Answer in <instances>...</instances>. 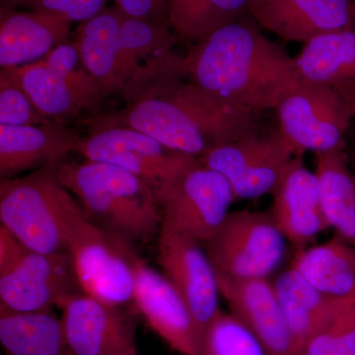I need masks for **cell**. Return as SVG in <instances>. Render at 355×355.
<instances>
[{
    "mask_svg": "<svg viewBox=\"0 0 355 355\" xmlns=\"http://www.w3.org/2000/svg\"><path fill=\"white\" fill-rule=\"evenodd\" d=\"M242 17L205 37L184 57V77L239 108L275 110L299 83L294 58Z\"/></svg>",
    "mask_w": 355,
    "mask_h": 355,
    "instance_id": "obj_1",
    "label": "cell"
},
{
    "mask_svg": "<svg viewBox=\"0 0 355 355\" xmlns=\"http://www.w3.org/2000/svg\"><path fill=\"white\" fill-rule=\"evenodd\" d=\"M256 116L197 84L182 81L151 89L121 111L97 116L92 128H133L200 159L214 147L259 130Z\"/></svg>",
    "mask_w": 355,
    "mask_h": 355,
    "instance_id": "obj_2",
    "label": "cell"
},
{
    "mask_svg": "<svg viewBox=\"0 0 355 355\" xmlns=\"http://www.w3.org/2000/svg\"><path fill=\"white\" fill-rule=\"evenodd\" d=\"M60 181L80 205L89 222L130 244H146L160 232L155 190L137 175L85 159L58 164Z\"/></svg>",
    "mask_w": 355,
    "mask_h": 355,
    "instance_id": "obj_3",
    "label": "cell"
},
{
    "mask_svg": "<svg viewBox=\"0 0 355 355\" xmlns=\"http://www.w3.org/2000/svg\"><path fill=\"white\" fill-rule=\"evenodd\" d=\"M58 164L0 182L1 226L38 253L69 254L74 233L87 220L60 181Z\"/></svg>",
    "mask_w": 355,
    "mask_h": 355,
    "instance_id": "obj_4",
    "label": "cell"
},
{
    "mask_svg": "<svg viewBox=\"0 0 355 355\" xmlns=\"http://www.w3.org/2000/svg\"><path fill=\"white\" fill-rule=\"evenodd\" d=\"M286 240L270 212L241 209L229 212L203 248L218 275L268 279L284 260Z\"/></svg>",
    "mask_w": 355,
    "mask_h": 355,
    "instance_id": "obj_5",
    "label": "cell"
},
{
    "mask_svg": "<svg viewBox=\"0 0 355 355\" xmlns=\"http://www.w3.org/2000/svg\"><path fill=\"white\" fill-rule=\"evenodd\" d=\"M297 155L279 130H259L214 147L198 160L227 180L235 200H254L277 191Z\"/></svg>",
    "mask_w": 355,
    "mask_h": 355,
    "instance_id": "obj_6",
    "label": "cell"
},
{
    "mask_svg": "<svg viewBox=\"0 0 355 355\" xmlns=\"http://www.w3.org/2000/svg\"><path fill=\"white\" fill-rule=\"evenodd\" d=\"M155 193L162 214L160 230L188 236L202 246L216 234L235 200L227 180L200 162Z\"/></svg>",
    "mask_w": 355,
    "mask_h": 355,
    "instance_id": "obj_7",
    "label": "cell"
},
{
    "mask_svg": "<svg viewBox=\"0 0 355 355\" xmlns=\"http://www.w3.org/2000/svg\"><path fill=\"white\" fill-rule=\"evenodd\" d=\"M76 153L87 160L123 168L155 191L174 183L200 163L195 156L173 150L146 133L121 125L92 128L79 140Z\"/></svg>",
    "mask_w": 355,
    "mask_h": 355,
    "instance_id": "obj_8",
    "label": "cell"
},
{
    "mask_svg": "<svg viewBox=\"0 0 355 355\" xmlns=\"http://www.w3.org/2000/svg\"><path fill=\"white\" fill-rule=\"evenodd\" d=\"M280 132L298 155L345 146L352 116L349 102L330 86L300 80L277 107Z\"/></svg>",
    "mask_w": 355,
    "mask_h": 355,
    "instance_id": "obj_9",
    "label": "cell"
},
{
    "mask_svg": "<svg viewBox=\"0 0 355 355\" xmlns=\"http://www.w3.org/2000/svg\"><path fill=\"white\" fill-rule=\"evenodd\" d=\"M180 43L170 25L128 17L121 26V97L132 103L151 89L186 79L184 57L174 53Z\"/></svg>",
    "mask_w": 355,
    "mask_h": 355,
    "instance_id": "obj_10",
    "label": "cell"
},
{
    "mask_svg": "<svg viewBox=\"0 0 355 355\" xmlns=\"http://www.w3.org/2000/svg\"><path fill=\"white\" fill-rule=\"evenodd\" d=\"M130 244L88 220L79 226L69 254L84 293L119 307L132 302L135 273L128 258Z\"/></svg>",
    "mask_w": 355,
    "mask_h": 355,
    "instance_id": "obj_11",
    "label": "cell"
},
{
    "mask_svg": "<svg viewBox=\"0 0 355 355\" xmlns=\"http://www.w3.org/2000/svg\"><path fill=\"white\" fill-rule=\"evenodd\" d=\"M83 292L70 254H43L28 249L0 272V305L17 312H36L60 306Z\"/></svg>",
    "mask_w": 355,
    "mask_h": 355,
    "instance_id": "obj_12",
    "label": "cell"
},
{
    "mask_svg": "<svg viewBox=\"0 0 355 355\" xmlns=\"http://www.w3.org/2000/svg\"><path fill=\"white\" fill-rule=\"evenodd\" d=\"M60 308L72 355L137 354V323L123 308L107 304L84 292L72 294Z\"/></svg>",
    "mask_w": 355,
    "mask_h": 355,
    "instance_id": "obj_13",
    "label": "cell"
},
{
    "mask_svg": "<svg viewBox=\"0 0 355 355\" xmlns=\"http://www.w3.org/2000/svg\"><path fill=\"white\" fill-rule=\"evenodd\" d=\"M135 273L132 303L149 328L180 355H196L200 333L179 292L170 280L147 265L135 245L128 248Z\"/></svg>",
    "mask_w": 355,
    "mask_h": 355,
    "instance_id": "obj_14",
    "label": "cell"
},
{
    "mask_svg": "<svg viewBox=\"0 0 355 355\" xmlns=\"http://www.w3.org/2000/svg\"><path fill=\"white\" fill-rule=\"evenodd\" d=\"M158 263L188 306L202 336L220 309L216 270L205 248L188 236L160 230Z\"/></svg>",
    "mask_w": 355,
    "mask_h": 355,
    "instance_id": "obj_15",
    "label": "cell"
},
{
    "mask_svg": "<svg viewBox=\"0 0 355 355\" xmlns=\"http://www.w3.org/2000/svg\"><path fill=\"white\" fill-rule=\"evenodd\" d=\"M248 14L286 42L355 28V0H251Z\"/></svg>",
    "mask_w": 355,
    "mask_h": 355,
    "instance_id": "obj_16",
    "label": "cell"
},
{
    "mask_svg": "<svg viewBox=\"0 0 355 355\" xmlns=\"http://www.w3.org/2000/svg\"><path fill=\"white\" fill-rule=\"evenodd\" d=\"M220 296L265 349L266 355H296L295 345L272 282L235 279L217 273Z\"/></svg>",
    "mask_w": 355,
    "mask_h": 355,
    "instance_id": "obj_17",
    "label": "cell"
},
{
    "mask_svg": "<svg viewBox=\"0 0 355 355\" xmlns=\"http://www.w3.org/2000/svg\"><path fill=\"white\" fill-rule=\"evenodd\" d=\"M272 196L270 214L286 239L299 249L331 228L322 207L316 174L306 167L302 155L293 159Z\"/></svg>",
    "mask_w": 355,
    "mask_h": 355,
    "instance_id": "obj_18",
    "label": "cell"
},
{
    "mask_svg": "<svg viewBox=\"0 0 355 355\" xmlns=\"http://www.w3.org/2000/svg\"><path fill=\"white\" fill-rule=\"evenodd\" d=\"M80 139L67 125L55 121L24 127L0 125V180L62 162L67 154L76 153Z\"/></svg>",
    "mask_w": 355,
    "mask_h": 355,
    "instance_id": "obj_19",
    "label": "cell"
},
{
    "mask_svg": "<svg viewBox=\"0 0 355 355\" xmlns=\"http://www.w3.org/2000/svg\"><path fill=\"white\" fill-rule=\"evenodd\" d=\"M71 24L44 11L0 8V67L17 69L43 60L69 41Z\"/></svg>",
    "mask_w": 355,
    "mask_h": 355,
    "instance_id": "obj_20",
    "label": "cell"
},
{
    "mask_svg": "<svg viewBox=\"0 0 355 355\" xmlns=\"http://www.w3.org/2000/svg\"><path fill=\"white\" fill-rule=\"evenodd\" d=\"M123 14L116 6L80 23L76 42L85 69L102 89L104 97L121 95V26Z\"/></svg>",
    "mask_w": 355,
    "mask_h": 355,
    "instance_id": "obj_21",
    "label": "cell"
},
{
    "mask_svg": "<svg viewBox=\"0 0 355 355\" xmlns=\"http://www.w3.org/2000/svg\"><path fill=\"white\" fill-rule=\"evenodd\" d=\"M311 286L345 306L355 304V247L336 234L296 252L291 263Z\"/></svg>",
    "mask_w": 355,
    "mask_h": 355,
    "instance_id": "obj_22",
    "label": "cell"
},
{
    "mask_svg": "<svg viewBox=\"0 0 355 355\" xmlns=\"http://www.w3.org/2000/svg\"><path fill=\"white\" fill-rule=\"evenodd\" d=\"M300 80L324 84L343 96L355 91V28L327 33L294 58Z\"/></svg>",
    "mask_w": 355,
    "mask_h": 355,
    "instance_id": "obj_23",
    "label": "cell"
},
{
    "mask_svg": "<svg viewBox=\"0 0 355 355\" xmlns=\"http://www.w3.org/2000/svg\"><path fill=\"white\" fill-rule=\"evenodd\" d=\"M8 70L40 113L55 123L67 125V121L87 110L97 108L102 103L51 70L43 60Z\"/></svg>",
    "mask_w": 355,
    "mask_h": 355,
    "instance_id": "obj_24",
    "label": "cell"
},
{
    "mask_svg": "<svg viewBox=\"0 0 355 355\" xmlns=\"http://www.w3.org/2000/svg\"><path fill=\"white\" fill-rule=\"evenodd\" d=\"M272 284L291 331L296 355L312 334L349 307L318 291L292 266L280 272Z\"/></svg>",
    "mask_w": 355,
    "mask_h": 355,
    "instance_id": "obj_25",
    "label": "cell"
},
{
    "mask_svg": "<svg viewBox=\"0 0 355 355\" xmlns=\"http://www.w3.org/2000/svg\"><path fill=\"white\" fill-rule=\"evenodd\" d=\"M343 148L315 154V174L330 227L355 247V176Z\"/></svg>",
    "mask_w": 355,
    "mask_h": 355,
    "instance_id": "obj_26",
    "label": "cell"
},
{
    "mask_svg": "<svg viewBox=\"0 0 355 355\" xmlns=\"http://www.w3.org/2000/svg\"><path fill=\"white\" fill-rule=\"evenodd\" d=\"M0 342L9 355H72L51 309L17 312L0 305Z\"/></svg>",
    "mask_w": 355,
    "mask_h": 355,
    "instance_id": "obj_27",
    "label": "cell"
},
{
    "mask_svg": "<svg viewBox=\"0 0 355 355\" xmlns=\"http://www.w3.org/2000/svg\"><path fill=\"white\" fill-rule=\"evenodd\" d=\"M251 0H168L169 25L180 43L195 44L248 14Z\"/></svg>",
    "mask_w": 355,
    "mask_h": 355,
    "instance_id": "obj_28",
    "label": "cell"
},
{
    "mask_svg": "<svg viewBox=\"0 0 355 355\" xmlns=\"http://www.w3.org/2000/svg\"><path fill=\"white\" fill-rule=\"evenodd\" d=\"M196 355H266L249 329L231 313L219 309L203 329Z\"/></svg>",
    "mask_w": 355,
    "mask_h": 355,
    "instance_id": "obj_29",
    "label": "cell"
},
{
    "mask_svg": "<svg viewBox=\"0 0 355 355\" xmlns=\"http://www.w3.org/2000/svg\"><path fill=\"white\" fill-rule=\"evenodd\" d=\"M297 355H355V304L312 334Z\"/></svg>",
    "mask_w": 355,
    "mask_h": 355,
    "instance_id": "obj_30",
    "label": "cell"
},
{
    "mask_svg": "<svg viewBox=\"0 0 355 355\" xmlns=\"http://www.w3.org/2000/svg\"><path fill=\"white\" fill-rule=\"evenodd\" d=\"M53 123L40 113L8 69L0 71V125L24 127Z\"/></svg>",
    "mask_w": 355,
    "mask_h": 355,
    "instance_id": "obj_31",
    "label": "cell"
},
{
    "mask_svg": "<svg viewBox=\"0 0 355 355\" xmlns=\"http://www.w3.org/2000/svg\"><path fill=\"white\" fill-rule=\"evenodd\" d=\"M43 60L51 70L84 92L101 101L105 99L99 84L84 67L76 42L69 40L58 44Z\"/></svg>",
    "mask_w": 355,
    "mask_h": 355,
    "instance_id": "obj_32",
    "label": "cell"
},
{
    "mask_svg": "<svg viewBox=\"0 0 355 355\" xmlns=\"http://www.w3.org/2000/svg\"><path fill=\"white\" fill-rule=\"evenodd\" d=\"M110 0H0V8L55 14L69 22H85L106 8Z\"/></svg>",
    "mask_w": 355,
    "mask_h": 355,
    "instance_id": "obj_33",
    "label": "cell"
},
{
    "mask_svg": "<svg viewBox=\"0 0 355 355\" xmlns=\"http://www.w3.org/2000/svg\"><path fill=\"white\" fill-rule=\"evenodd\" d=\"M114 2L128 17L169 25L168 0H114Z\"/></svg>",
    "mask_w": 355,
    "mask_h": 355,
    "instance_id": "obj_34",
    "label": "cell"
},
{
    "mask_svg": "<svg viewBox=\"0 0 355 355\" xmlns=\"http://www.w3.org/2000/svg\"><path fill=\"white\" fill-rule=\"evenodd\" d=\"M343 97L349 102L352 111V116H354V120L355 121V91L354 92L349 93V94L343 96Z\"/></svg>",
    "mask_w": 355,
    "mask_h": 355,
    "instance_id": "obj_35",
    "label": "cell"
},
{
    "mask_svg": "<svg viewBox=\"0 0 355 355\" xmlns=\"http://www.w3.org/2000/svg\"><path fill=\"white\" fill-rule=\"evenodd\" d=\"M350 165L352 166V171H354V174L355 176V154H354V156H352V163H350Z\"/></svg>",
    "mask_w": 355,
    "mask_h": 355,
    "instance_id": "obj_36",
    "label": "cell"
},
{
    "mask_svg": "<svg viewBox=\"0 0 355 355\" xmlns=\"http://www.w3.org/2000/svg\"><path fill=\"white\" fill-rule=\"evenodd\" d=\"M130 355H137V354H130Z\"/></svg>",
    "mask_w": 355,
    "mask_h": 355,
    "instance_id": "obj_37",
    "label": "cell"
}]
</instances>
